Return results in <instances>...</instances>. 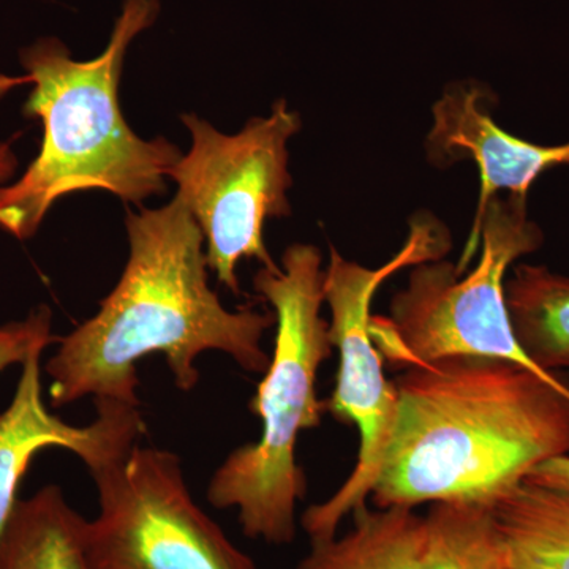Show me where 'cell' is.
I'll return each mask as SVG.
<instances>
[{"label":"cell","instance_id":"6da1fadb","mask_svg":"<svg viewBox=\"0 0 569 569\" xmlns=\"http://www.w3.org/2000/svg\"><path fill=\"white\" fill-rule=\"evenodd\" d=\"M130 253L100 310L59 340L47 362L52 407L84 397L140 407L138 362L162 355L176 388L193 391L197 359L222 351L250 373H264L261 342L274 312L228 310L209 287L204 234L181 198L126 217Z\"/></svg>","mask_w":569,"mask_h":569},{"label":"cell","instance_id":"7a4b0ae2","mask_svg":"<svg viewBox=\"0 0 569 569\" xmlns=\"http://www.w3.org/2000/svg\"><path fill=\"white\" fill-rule=\"evenodd\" d=\"M377 508H496L546 460L569 456V383L489 358H448L395 380Z\"/></svg>","mask_w":569,"mask_h":569},{"label":"cell","instance_id":"3957f363","mask_svg":"<svg viewBox=\"0 0 569 569\" xmlns=\"http://www.w3.org/2000/svg\"><path fill=\"white\" fill-rule=\"evenodd\" d=\"M159 13V0H126L110 43L96 59L74 61L61 40L47 37L21 50L24 77H0V91L33 86L22 111L43 126L37 159L17 182L0 187V228L7 233L31 239L67 194L100 190L138 204L167 192L181 149L163 137L142 140L119 107L123 59Z\"/></svg>","mask_w":569,"mask_h":569},{"label":"cell","instance_id":"277c9868","mask_svg":"<svg viewBox=\"0 0 569 569\" xmlns=\"http://www.w3.org/2000/svg\"><path fill=\"white\" fill-rule=\"evenodd\" d=\"M323 282V254L310 244L288 247L282 266L254 276V290L276 316L271 361L249 402L261 436L230 452L208 486L213 508L236 509L242 533L272 546L295 541L296 508L307 493L296 443L301 432L320 426L325 411L318 370L335 347L321 317Z\"/></svg>","mask_w":569,"mask_h":569},{"label":"cell","instance_id":"5b68a950","mask_svg":"<svg viewBox=\"0 0 569 569\" xmlns=\"http://www.w3.org/2000/svg\"><path fill=\"white\" fill-rule=\"evenodd\" d=\"M542 242L526 198H492L471 227L458 263L415 266L407 287L392 298L389 316L370 318L380 355L403 370L448 358L501 359L565 383L531 365L512 331L505 298L509 269Z\"/></svg>","mask_w":569,"mask_h":569},{"label":"cell","instance_id":"8992f818","mask_svg":"<svg viewBox=\"0 0 569 569\" xmlns=\"http://www.w3.org/2000/svg\"><path fill=\"white\" fill-rule=\"evenodd\" d=\"M451 249V236L436 217L419 213L402 249L383 266L366 268L348 261L335 247L325 269V302L331 309L329 340L339 353L336 387L325 411L359 430L353 471L335 496L312 505L301 526L310 541L336 537L348 515L366 507L380 473L397 413L395 381L385 376L383 356L370 336V307L378 288L408 266L441 260Z\"/></svg>","mask_w":569,"mask_h":569},{"label":"cell","instance_id":"52a82bcc","mask_svg":"<svg viewBox=\"0 0 569 569\" xmlns=\"http://www.w3.org/2000/svg\"><path fill=\"white\" fill-rule=\"evenodd\" d=\"M181 121L192 146L171 171L176 194L203 231L209 271L242 295L236 272L242 260L279 268L264 244V224L291 213L288 141L301 130V118L280 99L271 114L250 119L236 134L220 133L192 112Z\"/></svg>","mask_w":569,"mask_h":569},{"label":"cell","instance_id":"ba28073f","mask_svg":"<svg viewBox=\"0 0 569 569\" xmlns=\"http://www.w3.org/2000/svg\"><path fill=\"white\" fill-rule=\"evenodd\" d=\"M92 478L99 515L84 526L89 569H258L194 503L174 452L137 445Z\"/></svg>","mask_w":569,"mask_h":569},{"label":"cell","instance_id":"9c48e42d","mask_svg":"<svg viewBox=\"0 0 569 569\" xmlns=\"http://www.w3.org/2000/svg\"><path fill=\"white\" fill-rule=\"evenodd\" d=\"M41 353L22 362L13 399L0 413V541L20 501V482L41 449H69L96 475L126 458L146 432L140 407L123 403L96 402L97 418L82 427L52 415L43 400Z\"/></svg>","mask_w":569,"mask_h":569},{"label":"cell","instance_id":"30bf717a","mask_svg":"<svg viewBox=\"0 0 569 569\" xmlns=\"http://www.w3.org/2000/svg\"><path fill=\"white\" fill-rule=\"evenodd\" d=\"M490 96L482 88L458 84L433 104V126L427 137L432 163L471 159L479 170V222L492 198L507 192L526 198L535 181L550 168L569 167V141L557 146L535 144L505 132L488 108Z\"/></svg>","mask_w":569,"mask_h":569},{"label":"cell","instance_id":"8fae6325","mask_svg":"<svg viewBox=\"0 0 569 569\" xmlns=\"http://www.w3.org/2000/svg\"><path fill=\"white\" fill-rule=\"evenodd\" d=\"M346 535L312 542L296 569H419L426 541L425 516L389 507L353 512Z\"/></svg>","mask_w":569,"mask_h":569},{"label":"cell","instance_id":"7c38bea8","mask_svg":"<svg viewBox=\"0 0 569 569\" xmlns=\"http://www.w3.org/2000/svg\"><path fill=\"white\" fill-rule=\"evenodd\" d=\"M505 298L512 331L531 365L546 376L569 369V277L548 266L515 264Z\"/></svg>","mask_w":569,"mask_h":569},{"label":"cell","instance_id":"4fadbf2b","mask_svg":"<svg viewBox=\"0 0 569 569\" xmlns=\"http://www.w3.org/2000/svg\"><path fill=\"white\" fill-rule=\"evenodd\" d=\"M86 519L59 486L18 501L0 541V569H89Z\"/></svg>","mask_w":569,"mask_h":569},{"label":"cell","instance_id":"5bb4252c","mask_svg":"<svg viewBox=\"0 0 569 569\" xmlns=\"http://www.w3.org/2000/svg\"><path fill=\"white\" fill-rule=\"evenodd\" d=\"M509 569H569V497L523 481L493 508Z\"/></svg>","mask_w":569,"mask_h":569},{"label":"cell","instance_id":"9a60e30c","mask_svg":"<svg viewBox=\"0 0 569 569\" xmlns=\"http://www.w3.org/2000/svg\"><path fill=\"white\" fill-rule=\"evenodd\" d=\"M425 520L419 569H507L492 508L433 503Z\"/></svg>","mask_w":569,"mask_h":569},{"label":"cell","instance_id":"2e32d148","mask_svg":"<svg viewBox=\"0 0 569 569\" xmlns=\"http://www.w3.org/2000/svg\"><path fill=\"white\" fill-rule=\"evenodd\" d=\"M51 326L52 313L47 306L37 307L24 320L0 326V373L51 346L56 340Z\"/></svg>","mask_w":569,"mask_h":569},{"label":"cell","instance_id":"e0dca14e","mask_svg":"<svg viewBox=\"0 0 569 569\" xmlns=\"http://www.w3.org/2000/svg\"><path fill=\"white\" fill-rule=\"evenodd\" d=\"M526 482L569 497V456L546 460L531 471Z\"/></svg>","mask_w":569,"mask_h":569},{"label":"cell","instance_id":"ac0fdd59","mask_svg":"<svg viewBox=\"0 0 569 569\" xmlns=\"http://www.w3.org/2000/svg\"><path fill=\"white\" fill-rule=\"evenodd\" d=\"M14 137L9 141H0V187L13 178L18 168V159L13 151Z\"/></svg>","mask_w":569,"mask_h":569},{"label":"cell","instance_id":"d6986e66","mask_svg":"<svg viewBox=\"0 0 569 569\" xmlns=\"http://www.w3.org/2000/svg\"><path fill=\"white\" fill-rule=\"evenodd\" d=\"M507 569H509V568H507Z\"/></svg>","mask_w":569,"mask_h":569}]
</instances>
